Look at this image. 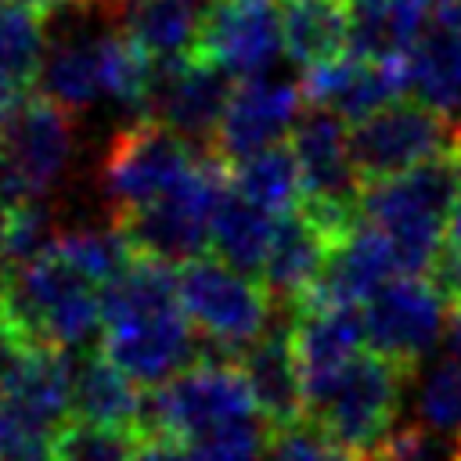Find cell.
Masks as SVG:
<instances>
[{
  "label": "cell",
  "instance_id": "6da1fadb",
  "mask_svg": "<svg viewBox=\"0 0 461 461\" xmlns=\"http://www.w3.org/2000/svg\"><path fill=\"white\" fill-rule=\"evenodd\" d=\"M101 353L140 385H162L194 364V324L180 306L173 263L137 256L101 288Z\"/></svg>",
  "mask_w": 461,
  "mask_h": 461
},
{
  "label": "cell",
  "instance_id": "7a4b0ae2",
  "mask_svg": "<svg viewBox=\"0 0 461 461\" xmlns=\"http://www.w3.org/2000/svg\"><path fill=\"white\" fill-rule=\"evenodd\" d=\"M461 191V151L429 158L407 173L371 180L360 191V216L375 223L403 274H425L436 267L443 241H447V220Z\"/></svg>",
  "mask_w": 461,
  "mask_h": 461
},
{
  "label": "cell",
  "instance_id": "3957f363",
  "mask_svg": "<svg viewBox=\"0 0 461 461\" xmlns=\"http://www.w3.org/2000/svg\"><path fill=\"white\" fill-rule=\"evenodd\" d=\"M0 317L29 346L79 353L101 331V288L50 249L11 270Z\"/></svg>",
  "mask_w": 461,
  "mask_h": 461
},
{
  "label": "cell",
  "instance_id": "277c9868",
  "mask_svg": "<svg viewBox=\"0 0 461 461\" xmlns=\"http://www.w3.org/2000/svg\"><path fill=\"white\" fill-rule=\"evenodd\" d=\"M411 375L414 371L375 349L360 353L339 375L306 393V418L353 454H367L396 429L403 385Z\"/></svg>",
  "mask_w": 461,
  "mask_h": 461
},
{
  "label": "cell",
  "instance_id": "5b68a950",
  "mask_svg": "<svg viewBox=\"0 0 461 461\" xmlns=\"http://www.w3.org/2000/svg\"><path fill=\"white\" fill-rule=\"evenodd\" d=\"M176 292L194 331L227 357L230 349L241 353L256 342L270 328V313L277 306L259 277L205 252L176 267Z\"/></svg>",
  "mask_w": 461,
  "mask_h": 461
},
{
  "label": "cell",
  "instance_id": "8992f818",
  "mask_svg": "<svg viewBox=\"0 0 461 461\" xmlns=\"http://www.w3.org/2000/svg\"><path fill=\"white\" fill-rule=\"evenodd\" d=\"M202 162L194 140L180 137L173 126L140 115L133 126L119 130L101 158V194L112 216L133 212L166 198L180 187L191 169Z\"/></svg>",
  "mask_w": 461,
  "mask_h": 461
},
{
  "label": "cell",
  "instance_id": "52a82bcc",
  "mask_svg": "<svg viewBox=\"0 0 461 461\" xmlns=\"http://www.w3.org/2000/svg\"><path fill=\"white\" fill-rule=\"evenodd\" d=\"M461 151V126L425 101H389L349 126V155L364 184Z\"/></svg>",
  "mask_w": 461,
  "mask_h": 461
},
{
  "label": "cell",
  "instance_id": "ba28073f",
  "mask_svg": "<svg viewBox=\"0 0 461 461\" xmlns=\"http://www.w3.org/2000/svg\"><path fill=\"white\" fill-rule=\"evenodd\" d=\"M259 414L245 375L238 364L205 357L187 364L180 375L166 378L148 393L144 403V436H169V439H194L198 432L223 425L230 418Z\"/></svg>",
  "mask_w": 461,
  "mask_h": 461
},
{
  "label": "cell",
  "instance_id": "9c48e42d",
  "mask_svg": "<svg viewBox=\"0 0 461 461\" xmlns=\"http://www.w3.org/2000/svg\"><path fill=\"white\" fill-rule=\"evenodd\" d=\"M447 295L421 274L393 277L364 303L367 342L375 353L414 371L447 335Z\"/></svg>",
  "mask_w": 461,
  "mask_h": 461
},
{
  "label": "cell",
  "instance_id": "30bf717a",
  "mask_svg": "<svg viewBox=\"0 0 461 461\" xmlns=\"http://www.w3.org/2000/svg\"><path fill=\"white\" fill-rule=\"evenodd\" d=\"M285 50L277 0H205L194 25L191 54L249 79L263 76Z\"/></svg>",
  "mask_w": 461,
  "mask_h": 461
},
{
  "label": "cell",
  "instance_id": "8fae6325",
  "mask_svg": "<svg viewBox=\"0 0 461 461\" xmlns=\"http://www.w3.org/2000/svg\"><path fill=\"white\" fill-rule=\"evenodd\" d=\"M72 112L47 94H25L18 108L0 122V148L29 198H43L58 187L72 162Z\"/></svg>",
  "mask_w": 461,
  "mask_h": 461
},
{
  "label": "cell",
  "instance_id": "7c38bea8",
  "mask_svg": "<svg viewBox=\"0 0 461 461\" xmlns=\"http://www.w3.org/2000/svg\"><path fill=\"white\" fill-rule=\"evenodd\" d=\"M230 94H234L230 72H223L220 65L198 54H184L158 65L144 115L173 126L187 140L212 144Z\"/></svg>",
  "mask_w": 461,
  "mask_h": 461
},
{
  "label": "cell",
  "instance_id": "4fadbf2b",
  "mask_svg": "<svg viewBox=\"0 0 461 461\" xmlns=\"http://www.w3.org/2000/svg\"><path fill=\"white\" fill-rule=\"evenodd\" d=\"M299 112H303V90L299 86L263 79V76L238 79L209 151L223 166H230L252 151L274 148L292 133Z\"/></svg>",
  "mask_w": 461,
  "mask_h": 461
},
{
  "label": "cell",
  "instance_id": "5bb4252c",
  "mask_svg": "<svg viewBox=\"0 0 461 461\" xmlns=\"http://www.w3.org/2000/svg\"><path fill=\"white\" fill-rule=\"evenodd\" d=\"M303 101L335 112L339 119H364L378 112L382 104L396 101L407 90V54L403 58H360V54H342L339 61L313 65L306 68L303 83Z\"/></svg>",
  "mask_w": 461,
  "mask_h": 461
},
{
  "label": "cell",
  "instance_id": "9a60e30c",
  "mask_svg": "<svg viewBox=\"0 0 461 461\" xmlns=\"http://www.w3.org/2000/svg\"><path fill=\"white\" fill-rule=\"evenodd\" d=\"M292 346L303 367L306 393L331 375H339L349 360L364 353L367 324L357 303L335 299H303L292 306Z\"/></svg>",
  "mask_w": 461,
  "mask_h": 461
},
{
  "label": "cell",
  "instance_id": "2e32d148",
  "mask_svg": "<svg viewBox=\"0 0 461 461\" xmlns=\"http://www.w3.org/2000/svg\"><path fill=\"white\" fill-rule=\"evenodd\" d=\"M234 364L245 375L249 393L270 429L306 418V382H303V367H299L288 324L267 328L256 342H249L238 353Z\"/></svg>",
  "mask_w": 461,
  "mask_h": 461
},
{
  "label": "cell",
  "instance_id": "e0dca14e",
  "mask_svg": "<svg viewBox=\"0 0 461 461\" xmlns=\"http://www.w3.org/2000/svg\"><path fill=\"white\" fill-rule=\"evenodd\" d=\"M396 274H403V270H400V259H396L389 238L360 216L353 223V230L331 245L328 263L306 299H335V303L360 306L375 292H382Z\"/></svg>",
  "mask_w": 461,
  "mask_h": 461
},
{
  "label": "cell",
  "instance_id": "ac0fdd59",
  "mask_svg": "<svg viewBox=\"0 0 461 461\" xmlns=\"http://www.w3.org/2000/svg\"><path fill=\"white\" fill-rule=\"evenodd\" d=\"M331 245L335 241L303 209L277 216L274 241H270V252H267L263 270H259V281L270 288L277 306H285V303L295 306L299 299H306L313 292V285L328 263Z\"/></svg>",
  "mask_w": 461,
  "mask_h": 461
},
{
  "label": "cell",
  "instance_id": "d6986e66",
  "mask_svg": "<svg viewBox=\"0 0 461 461\" xmlns=\"http://www.w3.org/2000/svg\"><path fill=\"white\" fill-rule=\"evenodd\" d=\"M144 403L140 382L130 378L119 364H112L101 349L72 360V414L104 421V425H126L144 432Z\"/></svg>",
  "mask_w": 461,
  "mask_h": 461
},
{
  "label": "cell",
  "instance_id": "ffe728a7",
  "mask_svg": "<svg viewBox=\"0 0 461 461\" xmlns=\"http://www.w3.org/2000/svg\"><path fill=\"white\" fill-rule=\"evenodd\" d=\"M407 90L447 115L461 108V25L436 14L421 29L407 50Z\"/></svg>",
  "mask_w": 461,
  "mask_h": 461
},
{
  "label": "cell",
  "instance_id": "44dd1931",
  "mask_svg": "<svg viewBox=\"0 0 461 461\" xmlns=\"http://www.w3.org/2000/svg\"><path fill=\"white\" fill-rule=\"evenodd\" d=\"M274 230H277V216L259 209L256 202L241 198L227 184V191L220 194L212 220H209V252L230 267H238V270L259 274L263 259L270 252Z\"/></svg>",
  "mask_w": 461,
  "mask_h": 461
},
{
  "label": "cell",
  "instance_id": "7402d4cb",
  "mask_svg": "<svg viewBox=\"0 0 461 461\" xmlns=\"http://www.w3.org/2000/svg\"><path fill=\"white\" fill-rule=\"evenodd\" d=\"M285 54L303 65H328L349 50V0H285Z\"/></svg>",
  "mask_w": 461,
  "mask_h": 461
},
{
  "label": "cell",
  "instance_id": "603a6c76",
  "mask_svg": "<svg viewBox=\"0 0 461 461\" xmlns=\"http://www.w3.org/2000/svg\"><path fill=\"white\" fill-rule=\"evenodd\" d=\"M227 184L256 202L259 209L274 212V216H285L292 209H299L303 202V169H299V158L292 151V144H274V148H263V151H252L238 162L227 166Z\"/></svg>",
  "mask_w": 461,
  "mask_h": 461
},
{
  "label": "cell",
  "instance_id": "cb8c5ba5",
  "mask_svg": "<svg viewBox=\"0 0 461 461\" xmlns=\"http://www.w3.org/2000/svg\"><path fill=\"white\" fill-rule=\"evenodd\" d=\"M97 40L101 36H65L58 40L40 65L36 86L50 101H58L68 112H79L104 97L101 90V61H97Z\"/></svg>",
  "mask_w": 461,
  "mask_h": 461
},
{
  "label": "cell",
  "instance_id": "d4e9b609",
  "mask_svg": "<svg viewBox=\"0 0 461 461\" xmlns=\"http://www.w3.org/2000/svg\"><path fill=\"white\" fill-rule=\"evenodd\" d=\"M119 22L158 65L184 58L194 47L198 14L187 0H126Z\"/></svg>",
  "mask_w": 461,
  "mask_h": 461
},
{
  "label": "cell",
  "instance_id": "484cf974",
  "mask_svg": "<svg viewBox=\"0 0 461 461\" xmlns=\"http://www.w3.org/2000/svg\"><path fill=\"white\" fill-rule=\"evenodd\" d=\"M97 61H101V90L104 97L126 104V108H140L151 97L155 86V72L158 61L126 32H101L97 40Z\"/></svg>",
  "mask_w": 461,
  "mask_h": 461
},
{
  "label": "cell",
  "instance_id": "4316f807",
  "mask_svg": "<svg viewBox=\"0 0 461 461\" xmlns=\"http://www.w3.org/2000/svg\"><path fill=\"white\" fill-rule=\"evenodd\" d=\"M54 252L65 263H72L83 277H90L97 288L115 281L137 259V249L130 245L126 230L115 220H108L104 227H68V230H61L58 241H54Z\"/></svg>",
  "mask_w": 461,
  "mask_h": 461
},
{
  "label": "cell",
  "instance_id": "83f0119b",
  "mask_svg": "<svg viewBox=\"0 0 461 461\" xmlns=\"http://www.w3.org/2000/svg\"><path fill=\"white\" fill-rule=\"evenodd\" d=\"M144 432L126 425H104L90 418H65L50 439L54 461H133Z\"/></svg>",
  "mask_w": 461,
  "mask_h": 461
},
{
  "label": "cell",
  "instance_id": "f1b7e54d",
  "mask_svg": "<svg viewBox=\"0 0 461 461\" xmlns=\"http://www.w3.org/2000/svg\"><path fill=\"white\" fill-rule=\"evenodd\" d=\"M43 25L40 14L0 0V72L22 86H32L43 65Z\"/></svg>",
  "mask_w": 461,
  "mask_h": 461
},
{
  "label": "cell",
  "instance_id": "f546056e",
  "mask_svg": "<svg viewBox=\"0 0 461 461\" xmlns=\"http://www.w3.org/2000/svg\"><path fill=\"white\" fill-rule=\"evenodd\" d=\"M270 443V425L263 414L230 418L223 425H212L187 439L191 461H263Z\"/></svg>",
  "mask_w": 461,
  "mask_h": 461
},
{
  "label": "cell",
  "instance_id": "4dcf8cb0",
  "mask_svg": "<svg viewBox=\"0 0 461 461\" xmlns=\"http://www.w3.org/2000/svg\"><path fill=\"white\" fill-rule=\"evenodd\" d=\"M418 421L439 436H457L461 432V360L447 353L436 360L418 385Z\"/></svg>",
  "mask_w": 461,
  "mask_h": 461
},
{
  "label": "cell",
  "instance_id": "1f68e13d",
  "mask_svg": "<svg viewBox=\"0 0 461 461\" xmlns=\"http://www.w3.org/2000/svg\"><path fill=\"white\" fill-rule=\"evenodd\" d=\"M58 234L61 230L54 227V216L40 198H25V202L11 205L0 220V249L11 259V267L47 256L54 249Z\"/></svg>",
  "mask_w": 461,
  "mask_h": 461
},
{
  "label": "cell",
  "instance_id": "d6a6232c",
  "mask_svg": "<svg viewBox=\"0 0 461 461\" xmlns=\"http://www.w3.org/2000/svg\"><path fill=\"white\" fill-rule=\"evenodd\" d=\"M263 461H360V454L342 447L317 421L303 418V421L270 429V443H267Z\"/></svg>",
  "mask_w": 461,
  "mask_h": 461
},
{
  "label": "cell",
  "instance_id": "836d02e7",
  "mask_svg": "<svg viewBox=\"0 0 461 461\" xmlns=\"http://www.w3.org/2000/svg\"><path fill=\"white\" fill-rule=\"evenodd\" d=\"M133 461H191L187 447L180 439H169V436H144L140 450Z\"/></svg>",
  "mask_w": 461,
  "mask_h": 461
},
{
  "label": "cell",
  "instance_id": "e575fe53",
  "mask_svg": "<svg viewBox=\"0 0 461 461\" xmlns=\"http://www.w3.org/2000/svg\"><path fill=\"white\" fill-rule=\"evenodd\" d=\"M4 4L25 7V11L47 18V14H58V11H68V7H83V4H90V0H4Z\"/></svg>",
  "mask_w": 461,
  "mask_h": 461
},
{
  "label": "cell",
  "instance_id": "d590c367",
  "mask_svg": "<svg viewBox=\"0 0 461 461\" xmlns=\"http://www.w3.org/2000/svg\"><path fill=\"white\" fill-rule=\"evenodd\" d=\"M25 90H29V86H22V83H14L11 76L0 72V122L18 108V101L25 97Z\"/></svg>",
  "mask_w": 461,
  "mask_h": 461
},
{
  "label": "cell",
  "instance_id": "8d00e7d4",
  "mask_svg": "<svg viewBox=\"0 0 461 461\" xmlns=\"http://www.w3.org/2000/svg\"><path fill=\"white\" fill-rule=\"evenodd\" d=\"M443 249L461 256V191H457V202H454L450 220H447V241H443Z\"/></svg>",
  "mask_w": 461,
  "mask_h": 461
},
{
  "label": "cell",
  "instance_id": "74e56055",
  "mask_svg": "<svg viewBox=\"0 0 461 461\" xmlns=\"http://www.w3.org/2000/svg\"><path fill=\"white\" fill-rule=\"evenodd\" d=\"M447 353L461 360V306H454L447 317Z\"/></svg>",
  "mask_w": 461,
  "mask_h": 461
},
{
  "label": "cell",
  "instance_id": "f35d334b",
  "mask_svg": "<svg viewBox=\"0 0 461 461\" xmlns=\"http://www.w3.org/2000/svg\"><path fill=\"white\" fill-rule=\"evenodd\" d=\"M450 461H461V432H457V439H454V447H450Z\"/></svg>",
  "mask_w": 461,
  "mask_h": 461
},
{
  "label": "cell",
  "instance_id": "ab89813d",
  "mask_svg": "<svg viewBox=\"0 0 461 461\" xmlns=\"http://www.w3.org/2000/svg\"><path fill=\"white\" fill-rule=\"evenodd\" d=\"M436 4H443V0H436Z\"/></svg>",
  "mask_w": 461,
  "mask_h": 461
}]
</instances>
